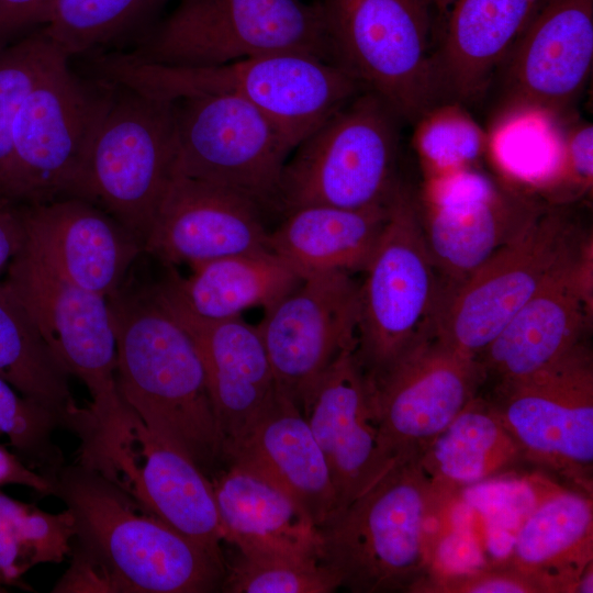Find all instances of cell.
<instances>
[{
    "mask_svg": "<svg viewBox=\"0 0 593 593\" xmlns=\"http://www.w3.org/2000/svg\"><path fill=\"white\" fill-rule=\"evenodd\" d=\"M108 302L120 396L208 475L225 461L224 443L192 338L152 288L127 291L123 283Z\"/></svg>",
    "mask_w": 593,
    "mask_h": 593,
    "instance_id": "1",
    "label": "cell"
},
{
    "mask_svg": "<svg viewBox=\"0 0 593 593\" xmlns=\"http://www.w3.org/2000/svg\"><path fill=\"white\" fill-rule=\"evenodd\" d=\"M75 519L77 548L97 561L115 592L208 593L221 589L219 558L79 463L51 478Z\"/></svg>",
    "mask_w": 593,
    "mask_h": 593,
    "instance_id": "2",
    "label": "cell"
},
{
    "mask_svg": "<svg viewBox=\"0 0 593 593\" xmlns=\"http://www.w3.org/2000/svg\"><path fill=\"white\" fill-rule=\"evenodd\" d=\"M452 496L422 467L396 458L365 492L318 528L320 558L355 593H415L432 569L428 525Z\"/></svg>",
    "mask_w": 593,
    "mask_h": 593,
    "instance_id": "3",
    "label": "cell"
},
{
    "mask_svg": "<svg viewBox=\"0 0 593 593\" xmlns=\"http://www.w3.org/2000/svg\"><path fill=\"white\" fill-rule=\"evenodd\" d=\"M92 65L100 79L160 100L203 93L239 98L269 116L296 146L365 90L333 64L303 53L259 55L209 67H171L113 52L92 56Z\"/></svg>",
    "mask_w": 593,
    "mask_h": 593,
    "instance_id": "4",
    "label": "cell"
},
{
    "mask_svg": "<svg viewBox=\"0 0 593 593\" xmlns=\"http://www.w3.org/2000/svg\"><path fill=\"white\" fill-rule=\"evenodd\" d=\"M67 426L80 438L77 463L223 559L211 479L189 456L153 433L121 396L104 409L77 406Z\"/></svg>",
    "mask_w": 593,
    "mask_h": 593,
    "instance_id": "5",
    "label": "cell"
},
{
    "mask_svg": "<svg viewBox=\"0 0 593 593\" xmlns=\"http://www.w3.org/2000/svg\"><path fill=\"white\" fill-rule=\"evenodd\" d=\"M327 60L413 124L441 102L428 0H316Z\"/></svg>",
    "mask_w": 593,
    "mask_h": 593,
    "instance_id": "6",
    "label": "cell"
},
{
    "mask_svg": "<svg viewBox=\"0 0 593 593\" xmlns=\"http://www.w3.org/2000/svg\"><path fill=\"white\" fill-rule=\"evenodd\" d=\"M402 123L376 93L355 94L291 153L282 172L278 211L389 204L402 182L396 171Z\"/></svg>",
    "mask_w": 593,
    "mask_h": 593,
    "instance_id": "7",
    "label": "cell"
},
{
    "mask_svg": "<svg viewBox=\"0 0 593 593\" xmlns=\"http://www.w3.org/2000/svg\"><path fill=\"white\" fill-rule=\"evenodd\" d=\"M108 83L78 198L104 210L144 246L175 172L174 102Z\"/></svg>",
    "mask_w": 593,
    "mask_h": 593,
    "instance_id": "8",
    "label": "cell"
},
{
    "mask_svg": "<svg viewBox=\"0 0 593 593\" xmlns=\"http://www.w3.org/2000/svg\"><path fill=\"white\" fill-rule=\"evenodd\" d=\"M359 286L356 356L370 380L435 331L444 281L428 250L416 199L403 182Z\"/></svg>",
    "mask_w": 593,
    "mask_h": 593,
    "instance_id": "9",
    "label": "cell"
},
{
    "mask_svg": "<svg viewBox=\"0 0 593 593\" xmlns=\"http://www.w3.org/2000/svg\"><path fill=\"white\" fill-rule=\"evenodd\" d=\"M275 53L327 60L317 1L178 0L172 12L126 52L141 61L209 67Z\"/></svg>",
    "mask_w": 593,
    "mask_h": 593,
    "instance_id": "10",
    "label": "cell"
},
{
    "mask_svg": "<svg viewBox=\"0 0 593 593\" xmlns=\"http://www.w3.org/2000/svg\"><path fill=\"white\" fill-rule=\"evenodd\" d=\"M569 214L546 206L511 243L458 286L443 292L435 334L474 358L579 251L583 237Z\"/></svg>",
    "mask_w": 593,
    "mask_h": 593,
    "instance_id": "11",
    "label": "cell"
},
{
    "mask_svg": "<svg viewBox=\"0 0 593 593\" xmlns=\"http://www.w3.org/2000/svg\"><path fill=\"white\" fill-rule=\"evenodd\" d=\"M63 55L23 99L12 127L10 199L32 204L78 198L109 83L83 81Z\"/></svg>",
    "mask_w": 593,
    "mask_h": 593,
    "instance_id": "12",
    "label": "cell"
},
{
    "mask_svg": "<svg viewBox=\"0 0 593 593\" xmlns=\"http://www.w3.org/2000/svg\"><path fill=\"white\" fill-rule=\"evenodd\" d=\"M175 171L277 210L284 165L296 147L253 104L230 94L176 99Z\"/></svg>",
    "mask_w": 593,
    "mask_h": 593,
    "instance_id": "13",
    "label": "cell"
},
{
    "mask_svg": "<svg viewBox=\"0 0 593 593\" xmlns=\"http://www.w3.org/2000/svg\"><path fill=\"white\" fill-rule=\"evenodd\" d=\"M488 400L524 460L592 493L593 359L586 345L528 377L494 385Z\"/></svg>",
    "mask_w": 593,
    "mask_h": 593,
    "instance_id": "14",
    "label": "cell"
},
{
    "mask_svg": "<svg viewBox=\"0 0 593 593\" xmlns=\"http://www.w3.org/2000/svg\"><path fill=\"white\" fill-rule=\"evenodd\" d=\"M593 64V0H542L494 74L489 122L533 110L570 121Z\"/></svg>",
    "mask_w": 593,
    "mask_h": 593,
    "instance_id": "15",
    "label": "cell"
},
{
    "mask_svg": "<svg viewBox=\"0 0 593 593\" xmlns=\"http://www.w3.org/2000/svg\"><path fill=\"white\" fill-rule=\"evenodd\" d=\"M416 199L445 290L465 281L517 237L544 204L473 167L430 176Z\"/></svg>",
    "mask_w": 593,
    "mask_h": 593,
    "instance_id": "16",
    "label": "cell"
},
{
    "mask_svg": "<svg viewBox=\"0 0 593 593\" xmlns=\"http://www.w3.org/2000/svg\"><path fill=\"white\" fill-rule=\"evenodd\" d=\"M359 284L350 273L307 276L257 325L277 389L305 414L323 376L357 345Z\"/></svg>",
    "mask_w": 593,
    "mask_h": 593,
    "instance_id": "17",
    "label": "cell"
},
{
    "mask_svg": "<svg viewBox=\"0 0 593 593\" xmlns=\"http://www.w3.org/2000/svg\"><path fill=\"white\" fill-rule=\"evenodd\" d=\"M49 350L87 387L92 407L119 400L116 344L108 298L83 289L22 249L2 280Z\"/></svg>",
    "mask_w": 593,
    "mask_h": 593,
    "instance_id": "18",
    "label": "cell"
},
{
    "mask_svg": "<svg viewBox=\"0 0 593 593\" xmlns=\"http://www.w3.org/2000/svg\"><path fill=\"white\" fill-rule=\"evenodd\" d=\"M485 380L477 358L446 345L435 331L418 342L370 380L387 455L395 460L421 451L478 396Z\"/></svg>",
    "mask_w": 593,
    "mask_h": 593,
    "instance_id": "19",
    "label": "cell"
},
{
    "mask_svg": "<svg viewBox=\"0 0 593 593\" xmlns=\"http://www.w3.org/2000/svg\"><path fill=\"white\" fill-rule=\"evenodd\" d=\"M592 317V242L514 315L477 358L494 385L528 377L582 344Z\"/></svg>",
    "mask_w": 593,
    "mask_h": 593,
    "instance_id": "20",
    "label": "cell"
},
{
    "mask_svg": "<svg viewBox=\"0 0 593 593\" xmlns=\"http://www.w3.org/2000/svg\"><path fill=\"white\" fill-rule=\"evenodd\" d=\"M264 210L226 188L174 172L144 251L168 266L268 249Z\"/></svg>",
    "mask_w": 593,
    "mask_h": 593,
    "instance_id": "21",
    "label": "cell"
},
{
    "mask_svg": "<svg viewBox=\"0 0 593 593\" xmlns=\"http://www.w3.org/2000/svg\"><path fill=\"white\" fill-rule=\"evenodd\" d=\"M23 249L68 281L105 298L124 283L143 243L90 201L24 203Z\"/></svg>",
    "mask_w": 593,
    "mask_h": 593,
    "instance_id": "22",
    "label": "cell"
},
{
    "mask_svg": "<svg viewBox=\"0 0 593 593\" xmlns=\"http://www.w3.org/2000/svg\"><path fill=\"white\" fill-rule=\"evenodd\" d=\"M355 349H345L331 365L304 414L331 472L335 513L365 492L394 461L381 445L371 383Z\"/></svg>",
    "mask_w": 593,
    "mask_h": 593,
    "instance_id": "23",
    "label": "cell"
},
{
    "mask_svg": "<svg viewBox=\"0 0 593 593\" xmlns=\"http://www.w3.org/2000/svg\"><path fill=\"white\" fill-rule=\"evenodd\" d=\"M152 290L195 345L225 454L226 448L257 421L277 392L258 327L242 316L224 320L198 317L155 287Z\"/></svg>",
    "mask_w": 593,
    "mask_h": 593,
    "instance_id": "24",
    "label": "cell"
},
{
    "mask_svg": "<svg viewBox=\"0 0 593 593\" xmlns=\"http://www.w3.org/2000/svg\"><path fill=\"white\" fill-rule=\"evenodd\" d=\"M290 495L320 528L335 513L336 493L324 455L300 406L279 391L224 454Z\"/></svg>",
    "mask_w": 593,
    "mask_h": 593,
    "instance_id": "25",
    "label": "cell"
},
{
    "mask_svg": "<svg viewBox=\"0 0 593 593\" xmlns=\"http://www.w3.org/2000/svg\"><path fill=\"white\" fill-rule=\"evenodd\" d=\"M542 0H455L437 26L440 101L483 99L497 68Z\"/></svg>",
    "mask_w": 593,
    "mask_h": 593,
    "instance_id": "26",
    "label": "cell"
},
{
    "mask_svg": "<svg viewBox=\"0 0 593 593\" xmlns=\"http://www.w3.org/2000/svg\"><path fill=\"white\" fill-rule=\"evenodd\" d=\"M211 481L223 541L243 556L320 558V530L284 491L259 474L227 465Z\"/></svg>",
    "mask_w": 593,
    "mask_h": 593,
    "instance_id": "27",
    "label": "cell"
},
{
    "mask_svg": "<svg viewBox=\"0 0 593 593\" xmlns=\"http://www.w3.org/2000/svg\"><path fill=\"white\" fill-rule=\"evenodd\" d=\"M502 561L541 593H573L593 563L592 493L559 486L544 497L518 527Z\"/></svg>",
    "mask_w": 593,
    "mask_h": 593,
    "instance_id": "28",
    "label": "cell"
},
{
    "mask_svg": "<svg viewBox=\"0 0 593 593\" xmlns=\"http://www.w3.org/2000/svg\"><path fill=\"white\" fill-rule=\"evenodd\" d=\"M390 205L343 209L307 205L287 214L268 234V249L302 278L311 275L363 271L390 215Z\"/></svg>",
    "mask_w": 593,
    "mask_h": 593,
    "instance_id": "29",
    "label": "cell"
},
{
    "mask_svg": "<svg viewBox=\"0 0 593 593\" xmlns=\"http://www.w3.org/2000/svg\"><path fill=\"white\" fill-rule=\"evenodd\" d=\"M191 268L189 277L170 269L154 287L205 320L237 317L251 307L266 311L303 280L294 268L269 249L225 256Z\"/></svg>",
    "mask_w": 593,
    "mask_h": 593,
    "instance_id": "30",
    "label": "cell"
},
{
    "mask_svg": "<svg viewBox=\"0 0 593 593\" xmlns=\"http://www.w3.org/2000/svg\"><path fill=\"white\" fill-rule=\"evenodd\" d=\"M423 469L444 492L506 474L524 460L490 401L475 396L421 451Z\"/></svg>",
    "mask_w": 593,
    "mask_h": 593,
    "instance_id": "31",
    "label": "cell"
},
{
    "mask_svg": "<svg viewBox=\"0 0 593 593\" xmlns=\"http://www.w3.org/2000/svg\"><path fill=\"white\" fill-rule=\"evenodd\" d=\"M0 377L54 413L63 426L77 407L67 371L54 357L31 316L0 280Z\"/></svg>",
    "mask_w": 593,
    "mask_h": 593,
    "instance_id": "32",
    "label": "cell"
},
{
    "mask_svg": "<svg viewBox=\"0 0 593 593\" xmlns=\"http://www.w3.org/2000/svg\"><path fill=\"white\" fill-rule=\"evenodd\" d=\"M171 0H55L42 32L69 58L142 37ZM139 37V38H141Z\"/></svg>",
    "mask_w": 593,
    "mask_h": 593,
    "instance_id": "33",
    "label": "cell"
},
{
    "mask_svg": "<svg viewBox=\"0 0 593 593\" xmlns=\"http://www.w3.org/2000/svg\"><path fill=\"white\" fill-rule=\"evenodd\" d=\"M570 121L533 110L503 114L489 122L486 153L511 177L551 186L562 178Z\"/></svg>",
    "mask_w": 593,
    "mask_h": 593,
    "instance_id": "34",
    "label": "cell"
},
{
    "mask_svg": "<svg viewBox=\"0 0 593 593\" xmlns=\"http://www.w3.org/2000/svg\"><path fill=\"white\" fill-rule=\"evenodd\" d=\"M75 537L68 508L49 513L0 491V572L9 585L35 566L61 562L71 553Z\"/></svg>",
    "mask_w": 593,
    "mask_h": 593,
    "instance_id": "35",
    "label": "cell"
},
{
    "mask_svg": "<svg viewBox=\"0 0 593 593\" xmlns=\"http://www.w3.org/2000/svg\"><path fill=\"white\" fill-rule=\"evenodd\" d=\"M413 125V146L428 177L472 167L488 152L486 130L459 102H439Z\"/></svg>",
    "mask_w": 593,
    "mask_h": 593,
    "instance_id": "36",
    "label": "cell"
},
{
    "mask_svg": "<svg viewBox=\"0 0 593 593\" xmlns=\"http://www.w3.org/2000/svg\"><path fill=\"white\" fill-rule=\"evenodd\" d=\"M63 55L41 29L0 47V198L10 199L12 127L19 108L41 75Z\"/></svg>",
    "mask_w": 593,
    "mask_h": 593,
    "instance_id": "37",
    "label": "cell"
},
{
    "mask_svg": "<svg viewBox=\"0 0 593 593\" xmlns=\"http://www.w3.org/2000/svg\"><path fill=\"white\" fill-rule=\"evenodd\" d=\"M336 574L320 559L239 555L225 572L227 593H331L339 589Z\"/></svg>",
    "mask_w": 593,
    "mask_h": 593,
    "instance_id": "38",
    "label": "cell"
},
{
    "mask_svg": "<svg viewBox=\"0 0 593 593\" xmlns=\"http://www.w3.org/2000/svg\"><path fill=\"white\" fill-rule=\"evenodd\" d=\"M60 419L47 409L25 398L0 377V433L5 434L20 458L51 478L61 466L60 450L53 432Z\"/></svg>",
    "mask_w": 593,
    "mask_h": 593,
    "instance_id": "39",
    "label": "cell"
},
{
    "mask_svg": "<svg viewBox=\"0 0 593 593\" xmlns=\"http://www.w3.org/2000/svg\"><path fill=\"white\" fill-rule=\"evenodd\" d=\"M559 485L536 479H501V475L462 489L465 503L493 518L496 525L517 532L535 506Z\"/></svg>",
    "mask_w": 593,
    "mask_h": 593,
    "instance_id": "40",
    "label": "cell"
},
{
    "mask_svg": "<svg viewBox=\"0 0 593 593\" xmlns=\"http://www.w3.org/2000/svg\"><path fill=\"white\" fill-rule=\"evenodd\" d=\"M415 593H541L537 584L505 562L465 571L432 570Z\"/></svg>",
    "mask_w": 593,
    "mask_h": 593,
    "instance_id": "41",
    "label": "cell"
},
{
    "mask_svg": "<svg viewBox=\"0 0 593 593\" xmlns=\"http://www.w3.org/2000/svg\"><path fill=\"white\" fill-rule=\"evenodd\" d=\"M55 0H0V47L44 25Z\"/></svg>",
    "mask_w": 593,
    "mask_h": 593,
    "instance_id": "42",
    "label": "cell"
},
{
    "mask_svg": "<svg viewBox=\"0 0 593 593\" xmlns=\"http://www.w3.org/2000/svg\"><path fill=\"white\" fill-rule=\"evenodd\" d=\"M592 124L570 121L566 128L562 178L573 180L580 189H588L592 184Z\"/></svg>",
    "mask_w": 593,
    "mask_h": 593,
    "instance_id": "43",
    "label": "cell"
},
{
    "mask_svg": "<svg viewBox=\"0 0 593 593\" xmlns=\"http://www.w3.org/2000/svg\"><path fill=\"white\" fill-rule=\"evenodd\" d=\"M24 203L0 198V278L25 244Z\"/></svg>",
    "mask_w": 593,
    "mask_h": 593,
    "instance_id": "44",
    "label": "cell"
},
{
    "mask_svg": "<svg viewBox=\"0 0 593 593\" xmlns=\"http://www.w3.org/2000/svg\"><path fill=\"white\" fill-rule=\"evenodd\" d=\"M8 484L24 485L40 494H53L49 478L0 446V486Z\"/></svg>",
    "mask_w": 593,
    "mask_h": 593,
    "instance_id": "45",
    "label": "cell"
},
{
    "mask_svg": "<svg viewBox=\"0 0 593 593\" xmlns=\"http://www.w3.org/2000/svg\"><path fill=\"white\" fill-rule=\"evenodd\" d=\"M593 592V563H591L578 579L573 593H592Z\"/></svg>",
    "mask_w": 593,
    "mask_h": 593,
    "instance_id": "46",
    "label": "cell"
},
{
    "mask_svg": "<svg viewBox=\"0 0 593 593\" xmlns=\"http://www.w3.org/2000/svg\"><path fill=\"white\" fill-rule=\"evenodd\" d=\"M428 1L435 11L436 19H437V26H438L439 22L445 16V14L447 13V11L449 10V8L451 7L455 0H428Z\"/></svg>",
    "mask_w": 593,
    "mask_h": 593,
    "instance_id": "47",
    "label": "cell"
},
{
    "mask_svg": "<svg viewBox=\"0 0 593 593\" xmlns=\"http://www.w3.org/2000/svg\"><path fill=\"white\" fill-rule=\"evenodd\" d=\"M5 585H9V583L0 572V592L5 591V589H4Z\"/></svg>",
    "mask_w": 593,
    "mask_h": 593,
    "instance_id": "48",
    "label": "cell"
}]
</instances>
